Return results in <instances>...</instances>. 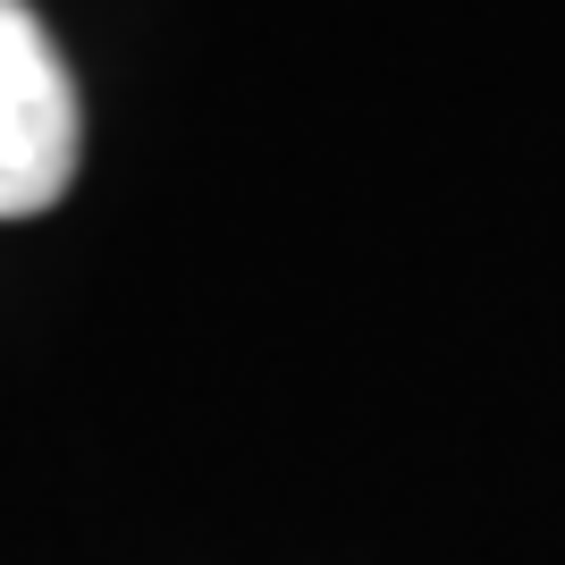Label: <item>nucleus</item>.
<instances>
[{
    "instance_id": "obj_1",
    "label": "nucleus",
    "mask_w": 565,
    "mask_h": 565,
    "mask_svg": "<svg viewBox=\"0 0 565 565\" xmlns=\"http://www.w3.org/2000/svg\"><path fill=\"white\" fill-rule=\"evenodd\" d=\"M76 76L51 43V25L25 0H0V220L51 212L76 178Z\"/></svg>"
}]
</instances>
